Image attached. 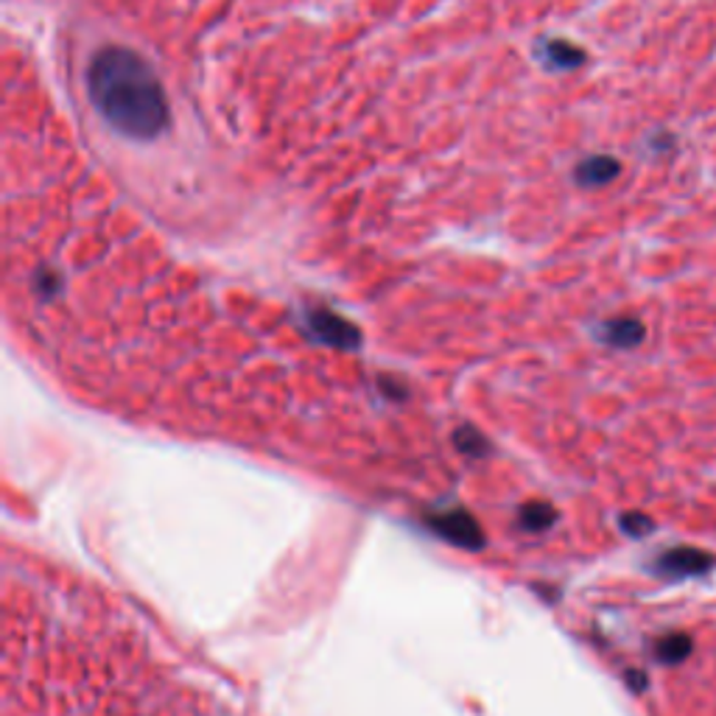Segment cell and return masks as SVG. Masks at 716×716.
<instances>
[{"label":"cell","mask_w":716,"mask_h":716,"mask_svg":"<svg viewBox=\"0 0 716 716\" xmlns=\"http://www.w3.org/2000/svg\"><path fill=\"white\" fill-rule=\"evenodd\" d=\"M621 173V162L610 155H594L574 168V179L583 188H605Z\"/></svg>","instance_id":"obj_3"},{"label":"cell","mask_w":716,"mask_h":716,"mask_svg":"<svg viewBox=\"0 0 716 716\" xmlns=\"http://www.w3.org/2000/svg\"><path fill=\"white\" fill-rule=\"evenodd\" d=\"M716 566V557L708 555V551L697 549V546H675V549L666 551L664 557H658L655 568H658L664 577H703L710 568Z\"/></svg>","instance_id":"obj_2"},{"label":"cell","mask_w":716,"mask_h":716,"mask_svg":"<svg viewBox=\"0 0 716 716\" xmlns=\"http://www.w3.org/2000/svg\"><path fill=\"white\" fill-rule=\"evenodd\" d=\"M644 339V325L638 319H613L607 322V341L616 347H633Z\"/></svg>","instance_id":"obj_6"},{"label":"cell","mask_w":716,"mask_h":716,"mask_svg":"<svg viewBox=\"0 0 716 716\" xmlns=\"http://www.w3.org/2000/svg\"><path fill=\"white\" fill-rule=\"evenodd\" d=\"M87 87L96 110L116 132L132 140H155L168 129L171 112L162 81L132 48H101L87 70Z\"/></svg>","instance_id":"obj_1"},{"label":"cell","mask_w":716,"mask_h":716,"mask_svg":"<svg viewBox=\"0 0 716 716\" xmlns=\"http://www.w3.org/2000/svg\"><path fill=\"white\" fill-rule=\"evenodd\" d=\"M624 526H627L633 535H649V531L655 529L653 520L644 518V515H627V518H624Z\"/></svg>","instance_id":"obj_7"},{"label":"cell","mask_w":716,"mask_h":716,"mask_svg":"<svg viewBox=\"0 0 716 716\" xmlns=\"http://www.w3.org/2000/svg\"><path fill=\"white\" fill-rule=\"evenodd\" d=\"M537 59L549 70H577L585 64L588 53L568 40H544L537 46Z\"/></svg>","instance_id":"obj_4"},{"label":"cell","mask_w":716,"mask_h":716,"mask_svg":"<svg viewBox=\"0 0 716 716\" xmlns=\"http://www.w3.org/2000/svg\"><path fill=\"white\" fill-rule=\"evenodd\" d=\"M692 638L686 636V633H672V636L660 638L658 647H655V658L660 660V664H683V660L692 655Z\"/></svg>","instance_id":"obj_5"}]
</instances>
